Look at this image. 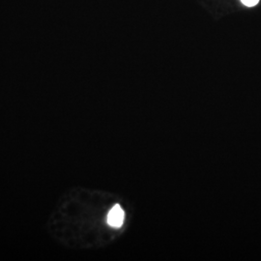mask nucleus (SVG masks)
Here are the masks:
<instances>
[{"label": "nucleus", "mask_w": 261, "mask_h": 261, "mask_svg": "<svg viewBox=\"0 0 261 261\" xmlns=\"http://www.w3.org/2000/svg\"><path fill=\"white\" fill-rule=\"evenodd\" d=\"M124 219H125V213L121 208V206L118 204L114 205L108 215V224L111 227L118 228L123 225Z\"/></svg>", "instance_id": "f257e3e1"}, {"label": "nucleus", "mask_w": 261, "mask_h": 261, "mask_svg": "<svg viewBox=\"0 0 261 261\" xmlns=\"http://www.w3.org/2000/svg\"><path fill=\"white\" fill-rule=\"evenodd\" d=\"M260 0H241V2L247 7H254L259 3Z\"/></svg>", "instance_id": "f03ea898"}]
</instances>
